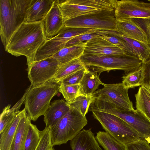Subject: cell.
<instances>
[{"mask_svg":"<svg viewBox=\"0 0 150 150\" xmlns=\"http://www.w3.org/2000/svg\"><path fill=\"white\" fill-rule=\"evenodd\" d=\"M46 39L43 21L24 22L12 34L5 50L16 57L25 56L28 66Z\"/></svg>","mask_w":150,"mask_h":150,"instance_id":"6da1fadb","label":"cell"},{"mask_svg":"<svg viewBox=\"0 0 150 150\" xmlns=\"http://www.w3.org/2000/svg\"><path fill=\"white\" fill-rule=\"evenodd\" d=\"M31 0H0V35L5 50L13 33L25 22Z\"/></svg>","mask_w":150,"mask_h":150,"instance_id":"7a4b0ae2","label":"cell"},{"mask_svg":"<svg viewBox=\"0 0 150 150\" xmlns=\"http://www.w3.org/2000/svg\"><path fill=\"white\" fill-rule=\"evenodd\" d=\"M59 83L51 80L35 86L31 84L27 89L24 108L31 120L35 121L40 116L44 115L52 99L59 92Z\"/></svg>","mask_w":150,"mask_h":150,"instance_id":"3957f363","label":"cell"},{"mask_svg":"<svg viewBox=\"0 0 150 150\" xmlns=\"http://www.w3.org/2000/svg\"><path fill=\"white\" fill-rule=\"evenodd\" d=\"M85 66L96 71L99 76L101 73L112 70H121L125 74L140 69L143 62L137 57L125 54L121 56L83 54L80 58Z\"/></svg>","mask_w":150,"mask_h":150,"instance_id":"277c9868","label":"cell"},{"mask_svg":"<svg viewBox=\"0 0 150 150\" xmlns=\"http://www.w3.org/2000/svg\"><path fill=\"white\" fill-rule=\"evenodd\" d=\"M87 122L86 116L71 107L67 114L50 127V139L52 146L65 144L72 140Z\"/></svg>","mask_w":150,"mask_h":150,"instance_id":"5b68a950","label":"cell"},{"mask_svg":"<svg viewBox=\"0 0 150 150\" xmlns=\"http://www.w3.org/2000/svg\"><path fill=\"white\" fill-rule=\"evenodd\" d=\"M89 111H102L115 115L126 122L145 140L150 135V122L141 112L137 110H122L112 103L96 99L92 103Z\"/></svg>","mask_w":150,"mask_h":150,"instance_id":"8992f818","label":"cell"},{"mask_svg":"<svg viewBox=\"0 0 150 150\" xmlns=\"http://www.w3.org/2000/svg\"><path fill=\"white\" fill-rule=\"evenodd\" d=\"M91 112L105 131L122 144L125 145L143 139L136 131L120 118L102 111Z\"/></svg>","mask_w":150,"mask_h":150,"instance_id":"52a82bcc","label":"cell"},{"mask_svg":"<svg viewBox=\"0 0 150 150\" xmlns=\"http://www.w3.org/2000/svg\"><path fill=\"white\" fill-rule=\"evenodd\" d=\"M114 11L102 10L65 21L64 26L117 31Z\"/></svg>","mask_w":150,"mask_h":150,"instance_id":"ba28073f","label":"cell"},{"mask_svg":"<svg viewBox=\"0 0 150 150\" xmlns=\"http://www.w3.org/2000/svg\"><path fill=\"white\" fill-rule=\"evenodd\" d=\"M103 87L96 91L90 96L96 99L112 103L118 108L125 110H134L128 94V89L123 83L106 84Z\"/></svg>","mask_w":150,"mask_h":150,"instance_id":"9c48e42d","label":"cell"},{"mask_svg":"<svg viewBox=\"0 0 150 150\" xmlns=\"http://www.w3.org/2000/svg\"><path fill=\"white\" fill-rule=\"evenodd\" d=\"M60 65L52 57L34 62L28 66V78L32 86L43 84L52 80Z\"/></svg>","mask_w":150,"mask_h":150,"instance_id":"30bf717a","label":"cell"},{"mask_svg":"<svg viewBox=\"0 0 150 150\" xmlns=\"http://www.w3.org/2000/svg\"><path fill=\"white\" fill-rule=\"evenodd\" d=\"M117 20L150 17V2L137 0H116L114 10Z\"/></svg>","mask_w":150,"mask_h":150,"instance_id":"8fae6325","label":"cell"},{"mask_svg":"<svg viewBox=\"0 0 150 150\" xmlns=\"http://www.w3.org/2000/svg\"><path fill=\"white\" fill-rule=\"evenodd\" d=\"M83 54L109 56L128 55L125 50L103 38L101 36L86 41Z\"/></svg>","mask_w":150,"mask_h":150,"instance_id":"7c38bea8","label":"cell"},{"mask_svg":"<svg viewBox=\"0 0 150 150\" xmlns=\"http://www.w3.org/2000/svg\"><path fill=\"white\" fill-rule=\"evenodd\" d=\"M47 39L56 35L64 27V21L58 0L42 21Z\"/></svg>","mask_w":150,"mask_h":150,"instance_id":"4fadbf2b","label":"cell"},{"mask_svg":"<svg viewBox=\"0 0 150 150\" xmlns=\"http://www.w3.org/2000/svg\"><path fill=\"white\" fill-rule=\"evenodd\" d=\"M116 26L117 31L123 36L148 44L146 33L132 18L117 20Z\"/></svg>","mask_w":150,"mask_h":150,"instance_id":"5bb4252c","label":"cell"},{"mask_svg":"<svg viewBox=\"0 0 150 150\" xmlns=\"http://www.w3.org/2000/svg\"><path fill=\"white\" fill-rule=\"evenodd\" d=\"M55 0H31L26 10L24 22L42 21L52 7Z\"/></svg>","mask_w":150,"mask_h":150,"instance_id":"9a60e30c","label":"cell"},{"mask_svg":"<svg viewBox=\"0 0 150 150\" xmlns=\"http://www.w3.org/2000/svg\"><path fill=\"white\" fill-rule=\"evenodd\" d=\"M70 145L72 150H102L91 129L81 130L70 141Z\"/></svg>","mask_w":150,"mask_h":150,"instance_id":"2e32d148","label":"cell"},{"mask_svg":"<svg viewBox=\"0 0 150 150\" xmlns=\"http://www.w3.org/2000/svg\"><path fill=\"white\" fill-rule=\"evenodd\" d=\"M69 40L57 35L47 39L39 49L35 57L34 62L53 56L64 48Z\"/></svg>","mask_w":150,"mask_h":150,"instance_id":"e0dca14e","label":"cell"},{"mask_svg":"<svg viewBox=\"0 0 150 150\" xmlns=\"http://www.w3.org/2000/svg\"><path fill=\"white\" fill-rule=\"evenodd\" d=\"M70 108L67 102L63 99L56 100L52 102L44 115L45 127L53 126L67 114Z\"/></svg>","mask_w":150,"mask_h":150,"instance_id":"ac0fdd59","label":"cell"},{"mask_svg":"<svg viewBox=\"0 0 150 150\" xmlns=\"http://www.w3.org/2000/svg\"><path fill=\"white\" fill-rule=\"evenodd\" d=\"M58 1L64 22L79 16L98 12L102 10L85 6L70 4L65 0H58Z\"/></svg>","mask_w":150,"mask_h":150,"instance_id":"d6986e66","label":"cell"},{"mask_svg":"<svg viewBox=\"0 0 150 150\" xmlns=\"http://www.w3.org/2000/svg\"><path fill=\"white\" fill-rule=\"evenodd\" d=\"M97 72L88 69L85 74L80 83L78 96H90L98 88L100 85H103Z\"/></svg>","mask_w":150,"mask_h":150,"instance_id":"ffe728a7","label":"cell"},{"mask_svg":"<svg viewBox=\"0 0 150 150\" xmlns=\"http://www.w3.org/2000/svg\"><path fill=\"white\" fill-rule=\"evenodd\" d=\"M26 112L25 108L20 111L0 133V150H10L19 122Z\"/></svg>","mask_w":150,"mask_h":150,"instance_id":"44dd1931","label":"cell"},{"mask_svg":"<svg viewBox=\"0 0 150 150\" xmlns=\"http://www.w3.org/2000/svg\"><path fill=\"white\" fill-rule=\"evenodd\" d=\"M86 42L71 46L64 47L52 56L60 65L80 58L83 54Z\"/></svg>","mask_w":150,"mask_h":150,"instance_id":"7402d4cb","label":"cell"},{"mask_svg":"<svg viewBox=\"0 0 150 150\" xmlns=\"http://www.w3.org/2000/svg\"><path fill=\"white\" fill-rule=\"evenodd\" d=\"M31 120L26 112L22 117L18 125L10 150H23Z\"/></svg>","mask_w":150,"mask_h":150,"instance_id":"603a6c76","label":"cell"},{"mask_svg":"<svg viewBox=\"0 0 150 150\" xmlns=\"http://www.w3.org/2000/svg\"><path fill=\"white\" fill-rule=\"evenodd\" d=\"M26 92L25 91L21 98L12 108H11V105L9 104L3 109L0 115V133L13 120L19 112V109L24 102Z\"/></svg>","mask_w":150,"mask_h":150,"instance_id":"cb8c5ba5","label":"cell"},{"mask_svg":"<svg viewBox=\"0 0 150 150\" xmlns=\"http://www.w3.org/2000/svg\"><path fill=\"white\" fill-rule=\"evenodd\" d=\"M86 67L80 58L74 59L60 65L55 76L51 80L60 82L70 74Z\"/></svg>","mask_w":150,"mask_h":150,"instance_id":"d4e9b609","label":"cell"},{"mask_svg":"<svg viewBox=\"0 0 150 150\" xmlns=\"http://www.w3.org/2000/svg\"><path fill=\"white\" fill-rule=\"evenodd\" d=\"M119 35L130 46L134 55L143 63L150 59V46L148 44L125 37L120 33Z\"/></svg>","mask_w":150,"mask_h":150,"instance_id":"484cf974","label":"cell"},{"mask_svg":"<svg viewBox=\"0 0 150 150\" xmlns=\"http://www.w3.org/2000/svg\"><path fill=\"white\" fill-rule=\"evenodd\" d=\"M104 150H126L125 145L119 142L108 132L99 131L95 137Z\"/></svg>","mask_w":150,"mask_h":150,"instance_id":"4316f807","label":"cell"},{"mask_svg":"<svg viewBox=\"0 0 150 150\" xmlns=\"http://www.w3.org/2000/svg\"><path fill=\"white\" fill-rule=\"evenodd\" d=\"M65 1L72 4L110 11H114L116 2L115 0H66Z\"/></svg>","mask_w":150,"mask_h":150,"instance_id":"83f0119b","label":"cell"},{"mask_svg":"<svg viewBox=\"0 0 150 150\" xmlns=\"http://www.w3.org/2000/svg\"><path fill=\"white\" fill-rule=\"evenodd\" d=\"M135 97L136 110L150 120V100L145 88L141 86Z\"/></svg>","mask_w":150,"mask_h":150,"instance_id":"f1b7e54d","label":"cell"},{"mask_svg":"<svg viewBox=\"0 0 150 150\" xmlns=\"http://www.w3.org/2000/svg\"><path fill=\"white\" fill-rule=\"evenodd\" d=\"M41 131L30 123L29 125L23 150H35L40 142Z\"/></svg>","mask_w":150,"mask_h":150,"instance_id":"f546056e","label":"cell"},{"mask_svg":"<svg viewBox=\"0 0 150 150\" xmlns=\"http://www.w3.org/2000/svg\"><path fill=\"white\" fill-rule=\"evenodd\" d=\"M144 77V70L142 66L140 69L137 71L123 75L122 77V83L126 88H133L141 86Z\"/></svg>","mask_w":150,"mask_h":150,"instance_id":"4dcf8cb0","label":"cell"},{"mask_svg":"<svg viewBox=\"0 0 150 150\" xmlns=\"http://www.w3.org/2000/svg\"><path fill=\"white\" fill-rule=\"evenodd\" d=\"M119 33L117 31L99 30L94 32L87 33L76 36L69 41L64 47L71 46L77 44L86 42L97 37L106 35H117Z\"/></svg>","mask_w":150,"mask_h":150,"instance_id":"1f68e13d","label":"cell"},{"mask_svg":"<svg viewBox=\"0 0 150 150\" xmlns=\"http://www.w3.org/2000/svg\"><path fill=\"white\" fill-rule=\"evenodd\" d=\"M95 100L90 96H78L72 102L67 103L70 107L76 108L83 115L86 116L90 105Z\"/></svg>","mask_w":150,"mask_h":150,"instance_id":"d6a6232c","label":"cell"},{"mask_svg":"<svg viewBox=\"0 0 150 150\" xmlns=\"http://www.w3.org/2000/svg\"><path fill=\"white\" fill-rule=\"evenodd\" d=\"M80 84L66 85L59 82V92L62 95L67 103H71L78 96Z\"/></svg>","mask_w":150,"mask_h":150,"instance_id":"836d02e7","label":"cell"},{"mask_svg":"<svg viewBox=\"0 0 150 150\" xmlns=\"http://www.w3.org/2000/svg\"><path fill=\"white\" fill-rule=\"evenodd\" d=\"M88 70V69L86 67L70 74L60 82L66 85L80 84L84 75Z\"/></svg>","mask_w":150,"mask_h":150,"instance_id":"e575fe53","label":"cell"},{"mask_svg":"<svg viewBox=\"0 0 150 150\" xmlns=\"http://www.w3.org/2000/svg\"><path fill=\"white\" fill-rule=\"evenodd\" d=\"M53 147L50 139V127H45L41 131L40 140L35 150H50Z\"/></svg>","mask_w":150,"mask_h":150,"instance_id":"d590c367","label":"cell"},{"mask_svg":"<svg viewBox=\"0 0 150 150\" xmlns=\"http://www.w3.org/2000/svg\"><path fill=\"white\" fill-rule=\"evenodd\" d=\"M126 150H150V145L143 139L125 145Z\"/></svg>","mask_w":150,"mask_h":150,"instance_id":"8d00e7d4","label":"cell"},{"mask_svg":"<svg viewBox=\"0 0 150 150\" xmlns=\"http://www.w3.org/2000/svg\"><path fill=\"white\" fill-rule=\"evenodd\" d=\"M132 18L145 31L147 37L148 44L150 46V17Z\"/></svg>","mask_w":150,"mask_h":150,"instance_id":"74e56055","label":"cell"},{"mask_svg":"<svg viewBox=\"0 0 150 150\" xmlns=\"http://www.w3.org/2000/svg\"><path fill=\"white\" fill-rule=\"evenodd\" d=\"M142 67L144 70V77L141 86L150 89V59L143 63Z\"/></svg>","mask_w":150,"mask_h":150,"instance_id":"f35d334b","label":"cell"},{"mask_svg":"<svg viewBox=\"0 0 150 150\" xmlns=\"http://www.w3.org/2000/svg\"><path fill=\"white\" fill-rule=\"evenodd\" d=\"M145 88V87H144ZM145 89H146V90L147 91L148 95L149 97V98L150 100V90H149V89L145 88Z\"/></svg>","mask_w":150,"mask_h":150,"instance_id":"ab89813d","label":"cell"},{"mask_svg":"<svg viewBox=\"0 0 150 150\" xmlns=\"http://www.w3.org/2000/svg\"><path fill=\"white\" fill-rule=\"evenodd\" d=\"M149 120V119H148ZM150 122V120H149ZM145 140L146 141H147L148 143L149 144L150 143V135Z\"/></svg>","mask_w":150,"mask_h":150,"instance_id":"60d3db41","label":"cell"},{"mask_svg":"<svg viewBox=\"0 0 150 150\" xmlns=\"http://www.w3.org/2000/svg\"><path fill=\"white\" fill-rule=\"evenodd\" d=\"M50 150H55L53 147Z\"/></svg>","mask_w":150,"mask_h":150,"instance_id":"b9f144b4","label":"cell"}]
</instances>
